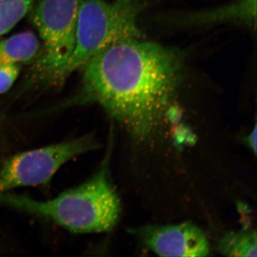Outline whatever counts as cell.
<instances>
[{
    "instance_id": "obj_5",
    "label": "cell",
    "mask_w": 257,
    "mask_h": 257,
    "mask_svg": "<svg viewBox=\"0 0 257 257\" xmlns=\"http://www.w3.org/2000/svg\"><path fill=\"white\" fill-rule=\"evenodd\" d=\"M80 1L37 0L30 10L32 23L44 45L38 69L49 82H60L73 52Z\"/></svg>"
},
{
    "instance_id": "obj_4",
    "label": "cell",
    "mask_w": 257,
    "mask_h": 257,
    "mask_svg": "<svg viewBox=\"0 0 257 257\" xmlns=\"http://www.w3.org/2000/svg\"><path fill=\"white\" fill-rule=\"evenodd\" d=\"M99 147L94 134L89 133L16 154L0 168V194L20 187L45 186L69 161Z\"/></svg>"
},
{
    "instance_id": "obj_12",
    "label": "cell",
    "mask_w": 257,
    "mask_h": 257,
    "mask_svg": "<svg viewBox=\"0 0 257 257\" xmlns=\"http://www.w3.org/2000/svg\"><path fill=\"white\" fill-rule=\"evenodd\" d=\"M256 125L255 124L252 131L245 138L244 142L253 152V155L256 154Z\"/></svg>"
},
{
    "instance_id": "obj_2",
    "label": "cell",
    "mask_w": 257,
    "mask_h": 257,
    "mask_svg": "<svg viewBox=\"0 0 257 257\" xmlns=\"http://www.w3.org/2000/svg\"><path fill=\"white\" fill-rule=\"evenodd\" d=\"M111 148L89 179L50 200L25 194H0V205L50 221L77 234L106 232L119 220L121 204L110 177Z\"/></svg>"
},
{
    "instance_id": "obj_1",
    "label": "cell",
    "mask_w": 257,
    "mask_h": 257,
    "mask_svg": "<svg viewBox=\"0 0 257 257\" xmlns=\"http://www.w3.org/2000/svg\"><path fill=\"white\" fill-rule=\"evenodd\" d=\"M183 52L141 37L111 42L84 67L72 103L96 104L145 141L160 125L182 79Z\"/></svg>"
},
{
    "instance_id": "obj_11",
    "label": "cell",
    "mask_w": 257,
    "mask_h": 257,
    "mask_svg": "<svg viewBox=\"0 0 257 257\" xmlns=\"http://www.w3.org/2000/svg\"><path fill=\"white\" fill-rule=\"evenodd\" d=\"M20 72L19 64L0 66V94L9 90L18 78Z\"/></svg>"
},
{
    "instance_id": "obj_6",
    "label": "cell",
    "mask_w": 257,
    "mask_h": 257,
    "mask_svg": "<svg viewBox=\"0 0 257 257\" xmlns=\"http://www.w3.org/2000/svg\"><path fill=\"white\" fill-rule=\"evenodd\" d=\"M142 242L161 256H206L210 252L207 236L192 223L146 226L135 230Z\"/></svg>"
},
{
    "instance_id": "obj_3",
    "label": "cell",
    "mask_w": 257,
    "mask_h": 257,
    "mask_svg": "<svg viewBox=\"0 0 257 257\" xmlns=\"http://www.w3.org/2000/svg\"><path fill=\"white\" fill-rule=\"evenodd\" d=\"M145 6V0H81L74 48L60 82L111 42L141 37L139 21Z\"/></svg>"
},
{
    "instance_id": "obj_7",
    "label": "cell",
    "mask_w": 257,
    "mask_h": 257,
    "mask_svg": "<svg viewBox=\"0 0 257 257\" xmlns=\"http://www.w3.org/2000/svg\"><path fill=\"white\" fill-rule=\"evenodd\" d=\"M182 23L193 26L237 23L249 28H255L256 0H236L214 9L190 13L182 19Z\"/></svg>"
},
{
    "instance_id": "obj_8",
    "label": "cell",
    "mask_w": 257,
    "mask_h": 257,
    "mask_svg": "<svg viewBox=\"0 0 257 257\" xmlns=\"http://www.w3.org/2000/svg\"><path fill=\"white\" fill-rule=\"evenodd\" d=\"M40 50V42L35 34L25 32L0 41V66L30 62Z\"/></svg>"
},
{
    "instance_id": "obj_9",
    "label": "cell",
    "mask_w": 257,
    "mask_h": 257,
    "mask_svg": "<svg viewBox=\"0 0 257 257\" xmlns=\"http://www.w3.org/2000/svg\"><path fill=\"white\" fill-rule=\"evenodd\" d=\"M256 232L253 229L229 232L219 239L217 249L224 256L256 257Z\"/></svg>"
},
{
    "instance_id": "obj_10",
    "label": "cell",
    "mask_w": 257,
    "mask_h": 257,
    "mask_svg": "<svg viewBox=\"0 0 257 257\" xmlns=\"http://www.w3.org/2000/svg\"><path fill=\"white\" fill-rule=\"evenodd\" d=\"M37 0H0V36L30 13Z\"/></svg>"
}]
</instances>
